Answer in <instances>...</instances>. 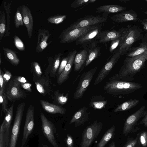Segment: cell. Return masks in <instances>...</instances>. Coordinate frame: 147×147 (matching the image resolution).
Wrapping results in <instances>:
<instances>
[{
	"label": "cell",
	"mask_w": 147,
	"mask_h": 147,
	"mask_svg": "<svg viewBox=\"0 0 147 147\" xmlns=\"http://www.w3.org/2000/svg\"><path fill=\"white\" fill-rule=\"evenodd\" d=\"M142 87L140 84L121 80L115 75L109 78L104 89L108 94L116 96L132 93Z\"/></svg>",
	"instance_id": "7a4b0ae2"
},
{
	"label": "cell",
	"mask_w": 147,
	"mask_h": 147,
	"mask_svg": "<svg viewBox=\"0 0 147 147\" xmlns=\"http://www.w3.org/2000/svg\"><path fill=\"white\" fill-rule=\"evenodd\" d=\"M108 147H116L115 143L114 141H113L112 143L109 145Z\"/></svg>",
	"instance_id": "11a10c76"
},
{
	"label": "cell",
	"mask_w": 147,
	"mask_h": 147,
	"mask_svg": "<svg viewBox=\"0 0 147 147\" xmlns=\"http://www.w3.org/2000/svg\"><path fill=\"white\" fill-rule=\"evenodd\" d=\"M138 124L143 125L144 126L147 127V111L146 115Z\"/></svg>",
	"instance_id": "f5cc1de1"
},
{
	"label": "cell",
	"mask_w": 147,
	"mask_h": 147,
	"mask_svg": "<svg viewBox=\"0 0 147 147\" xmlns=\"http://www.w3.org/2000/svg\"><path fill=\"white\" fill-rule=\"evenodd\" d=\"M107 19V17L103 15H87L78 19L66 28L68 30H72L78 28L98 25L106 22Z\"/></svg>",
	"instance_id": "8992f818"
},
{
	"label": "cell",
	"mask_w": 147,
	"mask_h": 147,
	"mask_svg": "<svg viewBox=\"0 0 147 147\" xmlns=\"http://www.w3.org/2000/svg\"><path fill=\"white\" fill-rule=\"evenodd\" d=\"M67 147H74V140L72 136L69 134L67 135L65 140Z\"/></svg>",
	"instance_id": "c3c4849f"
},
{
	"label": "cell",
	"mask_w": 147,
	"mask_h": 147,
	"mask_svg": "<svg viewBox=\"0 0 147 147\" xmlns=\"http://www.w3.org/2000/svg\"><path fill=\"white\" fill-rule=\"evenodd\" d=\"M68 56L64 57L62 59L60 64L58 71V74L59 76L61 74L65 68L68 60Z\"/></svg>",
	"instance_id": "7dc6e473"
},
{
	"label": "cell",
	"mask_w": 147,
	"mask_h": 147,
	"mask_svg": "<svg viewBox=\"0 0 147 147\" xmlns=\"http://www.w3.org/2000/svg\"><path fill=\"white\" fill-rule=\"evenodd\" d=\"M9 100L5 93V91L4 90H0V103L2 104V109L5 114L8 109V102Z\"/></svg>",
	"instance_id": "8d00e7d4"
},
{
	"label": "cell",
	"mask_w": 147,
	"mask_h": 147,
	"mask_svg": "<svg viewBox=\"0 0 147 147\" xmlns=\"http://www.w3.org/2000/svg\"><path fill=\"white\" fill-rule=\"evenodd\" d=\"M96 1V0H76L72 3L71 7L73 8H75L83 6V8L88 4L94 3Z\"/></svg>",
	"instance_id": "ab89813d"
},
{
	"label": "cell",
	"mask_w": 147,
	"mask_h": 147,
	"mask_svg": "<svg viewBox=\"0 0 147 147\" xmlns=\"http://www.w3.org/2000/svg\"><path fill=\"white\" fill-rule=\"evenodd\" d=\"M143 12L145 14L147 15V10L145 11H143Z\"/></svg>",
	"instance_id": "680465c9"
},
{
	"label": "cell",
	"mask_w": 147,
	"mask_h": 147,
	"mask_svg": "<svg viewBox=\"0 0 147 147\" xmlns=\"http://www.w3.org/2000/svg\"><path fill=\"white\" fill-rule=\"evenodd\" d=\"M99 24L78 28L72 30L66 28L63 30L58 39L61 43H67L76 41L83 35L97 27Z\"/></svg>",
	"instance_id": "5b68a950"
},
{
	"label": "cell",
	"mask_w": 147,
	"mask_h": 147,
	"mask_svg": "<svg viewBox=\"0 0 147 147\" xmlns=\"http://www.w3.org/2000/svg\"><path fill=\"white\" fill-rule=\"evenodd\" d=\"M13 42L15 47L20 51H24L25 48L24 44L22 40L17 35L13 37Z\"/></svg>",
	"instance_id": "b9f144b4"
},
{
	"label": "cell",
	"mask_w": 147,
	"mask_h": 147,
	"mask_svg": "<svg viewBox=\"0 0 147 147\" xmlns=\"http://www.w3.org/2000/svg\"><path fill=\"white\" fill-rule=\"evenodd\" d=\"M77 53L76 50H74L69 53L67 55L68 58L67 64L64 70L59 76L57 80V84L60 85L67 80L69 78L75 56Z\"/></svg>",
	"instance_id": "e0dca14e"
},
{
	"label": "cell",
	"mask_w": 147,
	"mask_h": 147,
	"mask_svg": "<svg viewBox=\"0 0 147 147\" xmlns=\"http://www.w3.org/2000/svg\"><path fill=\"white\" fill-rule=\"evenodd\" d=\"M20 84L22 87L25 90L30 92H32L31 88L32 84L31 83H26Z\"/></svg>",
	"instance_id": "681fc988"
},
{
	"label": "cell",
	"mask_w": 147,
	"mask_h": 147,
	"mask_svg": "<svg viewBox=\"0 0 147 147\" xmlns=\"http://www.w3.org/2000/svg\"><path fill=\"white\" fill-rule=\"evenodd\" d=\"M122 36V34L121 36L111 41L109 48V51L110 52H112L119 46L121 39Z\"/></svg>",
	"instance_id": "7bdbcfd3"
},
{
	"label": "cell",
	"mask_w": 147,
	"mask_h": 147,
	"mask_svg": "<svg viewBox=\"0 0 147 147\" xmlns=\"http://www.w3.org/2000/svg\"><path fill=\"white\" fill-rule=\"evenodd\" d=\"M63 54L59 53L55 54L54 57H50L48 60V65L45 70V75L49 74L51 78L55 77L56 75L57 71L59 67L61 57Z\"/></svg>",
	"instance_id": "ffe728a7"
},
{
	"label": "cell",
	"mask_w": 147,
	"mask_h": 147,
	"mask_svg": "<svg viewBox=\"0 0 147 147\" xmlns=\"http://www.w3.org/2000/svg\"><path fill=\"white\" fill-rule=\"evenodd\" d=\"M122 28L117 31L113 30L101 31L96 37L98 43H105L121 36L122 33Z\"/></svg>",
	"instance_id": "ac0fdd59"
},
{
	"label": "cell",
	"mask_w": 147,
	"mask_h": 147,
	"mask_svg": "<svg viewBox=\"0 0 147 147\" xmlns=\"http://www.w3.org/2000/svg\"><path fill=\"white\" fill-rule=\"evenodd\" d=\"M3 125L4 123L3 122L0 128V147H5V146Z\"/></svg>",
	"instance_id": "f6af8a7d"
},
{
	"label": "cell",
	"mask_w": 147,
	"mask_h": 147,
	"mask_svg": "<svg viewBox=\"0 0 147 147\" xmlns=\"http://www.w3.org/2000/svg\"><path fill=\"white\" fill-rule=\"evenodd\" d=\"M30 71L33 76L34 82L41 78L43 75L41 68L39 63L37 61L31 62Z\"/></svg>",
	"instance_id": "836d02e7"
},
{
	"label": "cell",
	"mask_w": 147,
	"mask_h": 147,
	"mask_svg": "<svg viewBox=\"0 0 147 147\" xmlns=\"http://www.w3.org/2000/svg\"><path fill=\"white\" fill-rule=\"evenodd\" d=\"M119 1L120 2L124 3H126L127 2H128L130 1L129 0H119Z\"/></svg>",
	"instance_id": "9f6ffc18"
},
{
	"label": "cell",
	"mask_w": 147,
	"mask_h": 147,
	"mask_svg": "<svg viewBox=\"0 0 147 147\" xmlns=\"http://www.w3.org/2000/svg\"><path fill=\"white\" fill-rule=\"evenodd\" d=\"M6 28L5 14L3 10L0 11V41L5 35Z\"/></svg>",
	"instance_id": "d590c367"
},
{
	"label": "cell",
	"mask_w": 147,
	"mask_h": 147,
	"mask_svg": "<svg viewBox=\"0 0 147 147\" xmlns=\"http://www.w3.org/2000/svg\"><path fill=\"white\" fill-rule=\"evenodd\" d=\"M2 49L5 58L11 65L16 66L19 64L20 60L17 55V52L5 47H3Z\"/></svg>",
	"instance_id": "f1b7e54d"
},
{
	"label": "cell",
	"mask_w": 147,
	"mask_h": 147,
	"mask_svg": "<svg viewBox=\"0 0 147 147\" xmlns=\"http://www.w3.org/2000/svg\"><path fill=\"white\" fill-rule=\"evenodd\" d=\"M34 107L30 105L28 108L26 113L21 147L24 145L33 130L34 125Z\"/></svg>",
	"instance_id": "7c38bea8"
},
{
	"label": "cell",
	"mask_w": 147,
	"mask_h": 147,
	"mask_svg": "<svg viewBox=\"0 0 147 147\" xmlns=\"http://www.w3.org/2000/svg\"><path fill=\"white\" fill-rule=\"evenodd\" d=\"M145 108V105L142 106L127 119L123 130V135L127 136L133 131L134 126L139 119L143 117L146 115L147 111Z\"/></svg>",
	"instance_id": "30bf717a"
},
{
	"label": "cell",
	"mask_w": 147,
	"mask_h": 147,
	"mask_svg": "<svg viewBox=\"0 0 147 147\" xmlns=\"http://www.w3.org/2000/svg\"><path fill=\"white\" fill-rule=\"evenodd\" d=\"M34 82L39 93L43 96L50 95L51 89V81L49 75H43L41 78Z\"/></svg>",
	"instance_id": "2e32d148"
},
{
	"label": "cell",
	"mask_w": 147,
	"mask_h": 147,
	"mask_svg": "<svg viewBox=\"0 0 147 147\" xmlns=\"http://www.w3.org/2000/svg\"><path fill=\"white\" fill-rule=\"evenodd\" d=\"M107 103V101L105 100L104 98L98 96L92 99L89 106L90 107H92L95 109H101L105 107Z\"/></svg>",
	"instance_id": "4dcf8cb0"
},
{
	"label": "cell",
	"mask_w": 147,
	"mask_h": 147,
	"mask_svg": "<svg viewBox=\"0 0 147 147\" xmlns=\"http://www.w3.org/2000/svg\"><path fill=\"white\" fill-rule=\"evenodd\" d=\"M16 80L20 83H28L26 79L24 77L18 76L15 77Z\"/></svg>",
	"instance_id": "816d5d0a"
},
{
	"label": "cell",
	"mask_w": 147,
	"mask_h": 147,
	"mask_svg": "<svg viewBox=\"0 0 147 147\" xmlns=\"http://www.w3.org/2000/svg\"><path fill=\"white\" fill-rule=\"evenodd\" d=\"M23 22L27 29L29 38L32 36L33 28V21L31 12L29 8L25 5L19 7Z\"/></svg>",
	"instance_id": "9a60e30c"
},
{
	"label": "cell",
	"mask_w": 147,
	"mask_h": 147,
	"mask_svg": "<svg viewBox=\"0 0 147 147\" xmlns=\"http://www.w3.org/2000/svg\"><path fill=\"white\" fill-rule=\"evenodd\" d=\"M2 75L4 81L5 86L9 80L11 78L12 75L11 73L7 69H4V72L2 71Z\"/></svg>",
	"instance_id": "bcb514c9"
},
{
	"label": "cell",
	"mask_w": 147,
	"mask_h": 147,
	"mask_svg": "<svg viewBox=\"0 0 147 147\" xmlns=\"http://www.w3.org/2000/svg\"><path fill=\"white\" fill-rule=\"evenodd\" d=\"M141 24L143 26L144 28L147 30V19H143Z\"/></svg>",
	"instance_id": "db71d44e"
},
{
	"label": "cell",
	"mask_w": 147,
	"mask_h": 147,
	"mask_svg": "<svg viewBox=\"0 0 147 147\" xmlns=\"http://www.w3.org/2000/svg\"><path fill=\"white\" fill-rule=\"evenodd\" d=\"M12 1L7 4L5 1L3 3V6L7 15L6 28L4 35L5 37H7L10 36V17L11 13Z\"/></svg>",
	"instance_id": "d6a6232c"
},
{
	"label": "cell",
	"mask_w": 147,
	"mask_h": 147,
	"mask_svg": "<svg viewBox=\"0 0 147 147\" xmlns=\"http://www.w3.org/2000/svg\"><path fill=\"white\" fill-rule=\"evenodd\" d=\"M122 28V38L118 49L121 56L126 55L133 45L143 37L142 30L137 25H129Z\"/></svg>",
	"instance_id": "3957f363"
},
{
	"label": "cell",
	"mask_w": 147,
	"mask_h": 147,
	"mask_svg": "<svg viewBox=\"0 0 147 147\" xmlns=\"http://www.w3.org/2000/svg\"><path fill=\"white\" fill-rule=\"evenodd\" d=\"M51 34L49 31L45 29L39 28L38 31V40L36 47V52L39 53L43 51L50 44L51 42H47Z\"/></svg>",
	"instance_id": "d6986e66"
},
{
	"label": "cell",
	"mask_w": 147,
	"mask_h": 147,
	"mask_svg": "<svg viewBox=\"0 0 147 147\" xmlns=\"http://www.w3.org/2000/svg\"><path fill=\"white\" fill-rule=\"evenodd\" d=\"M115 131V126L113 125L109 128L97 144V147H105L108 142L113 138Z\"/></svg>",
	"instance_id": "f546056e"
},
{
	"label": "cell",
	"mask_w": 147,
	"mask_h": 147,
	"mask_svg": "<svg viewBox=\"0 0 147 147\" xmlns=\"http://www.w3.org/2000/svg\"><path fill=\"white\" fill-rule=\"evenodd\" d=\"M2 71L1 68H0V90H5V86L4 85V81L2 74Z\"/></svg>",
	"instance_id": "f907efd6"
},
{
	"label": "cell",
	"mask_w": 147,
	"mask_h": 147,
	"mask_svg": "<svg viewBox=\"0 0 147 147\" xmlns=\"http://www.w3.org/2000/svg\"><path fill=\"white\" fill-rule=\"evenodd\" d=\"M121 56V53L118 50L112 56L100 71L94 81V85L101 82L105 78L111 71Z\"/></svg>",
	"instance_id": "4fadbf2b"
},
{
	"label": "cell",
	"mask_w": 147,
	"mask_h": 147,
	"mask_svg": "<svg viewBox=\"0 0 147 147\" xmlns=\"http://www.w3.org/2000/svg\"><path fill=\"white\" fill-rule=\"evenodd\" d=\"M40 117L42 130L44 135L54 147H58L54 134L55 133H56V130L54 124L51 121L47 119L41 112L40 113Z\"/></svg>",
	"instance_id": "8fae6325"
},
{
	"label": "cell",
	"mask_w": 147,
	"mask_h": 147,
	"mask_svg": "<svg viewBox=\"0 0 147 147\" xmlns=\"http://www.w3.org/2000/svg\"><path fill=\"white\" fill-rule=\"evenodd\" d=\"M14 105V103L13 102L6 112L3 121L4 123L5 147H8L9 145V130L13 115Z\"/></svg>",
	"instance_id": "603a6c76"
},
{
	"label": "cell",
	"mask_w": 147,
	"mask_h": 147,
	"mask_svg": "<svg viewBox=\"0 0 147 147\" xmlns=\"http://www.w3.org/2000/svg\"><path fill=\"white\" fill-rule=\"evenodd\" d=\"M147 60V50L132 57H127L118 74L115 76L121 80L129 81L134 79V76L142 68Z\"/></svg>",
	"instance_id": "6da1fadb"
},
{
	"label": "cell",
	"mask_w": 147,
	"mask_h": 147,
	"mask_svg": "<svg viewBox=\"0 0 147 147\" xmlns=\"http://www.w3.org/2000/svg\"><path fill=\"white\" fill-rule=\"evenodd\" d=\"M98 68V67H94L82 74L74 95V100H78L82 97Z\"/></svg>",
	"instance_id": "52a82bcc"
},
{
	"label": "cell",
	"mask_w": 147,
	"mask_h": 147,
	"mask_svg": "<svg viewBox=\"0 0 147 147\" xmlns=\"http://www.w3.org/2000/svg\"><path fill=\"white\" fill-rule=\"evenodd\" d=\"M87 110V108L85 106L80 109L72 117L69 122V124L74 123L75 127L83 125L88 117Z\"/></svg>",
	"instance_id": "cb8c5ba5"
},
{
	"label": "cell",
	"mask_w": 147,
	"mask_h": 147,
	"mask_svg": "<svg viewBox=\"0 0 147 147\" xmlns=\"http://www.w3.org/2000/svg\"><path fill=\"white\" fill-rule=\"evenodd\" d=\"M59 90H57L54 93L52 96L53 102L60 105H63L67 102L68 93L64 95L63 93L59 92Z\"/></svg>",
	"instance_id": "e575fe53"
},
{
	"label": "cell",
	"mask_w": 147,
	"mask_h": 147,
	"mask_svg": "<svg viewBox=\"0 0 147 147\" xmlns=\"http://www.w3.org/2000/svg\"><path fill=\"white\" fill-rule=\"evenodd\" d=\"M138 47H131L126 54L127 57H132L144 53L147 50V33L142 39Z\"/></svg>",
	"instance_id": "4316f807"
},
{
	"label": "cell",
	"mask_w": 147,
	"mask_h": 147,
	"mask_svg": "<svg viewBox=\"0 0 147 147\" xmlns=\"http://www.w3.org/2000/svg\"><path fill=\"white\" fill-rule=\"evenodd\" d=\"M2 58H1V53H0V65H1V64Z\"/></svg>",
	"instance_id": "6f0895ef"
},
{
	"label": "cell",
	"mask_w": 147,
	"mask_h": 147,
	"mask_svg": "<svg viewBox=\"0 0 147 147\" xmlns=\"http://www.w3.org/2000/svg\"><path fill=\"white\" fill-rule=\"evenodd\" d=\"M139 100L138 99H130L118 105L113 111L114 113L123 111L130 109L137 105L139 103Z\"/></svg>",
	"instance_id": "1f68e13d"
},
{
	"label": "cell",
	"mask_w": 147,
	"mask_h": 147,
	"mask_svg": "<svg viewBox=\"0 0 147 147\" xmlns=\"http://www.w3.org/2000/svg\"><path fill=\"white\" fill-rule=\"evenodd\" d=\"M25 105V103L23 102L19 104L17 106L12 130L9 147H16Z\"/></svg>",
	"instance_id": "ba28073f"
},
{
	"label": "cell",
	"mask_w": 147,
	"mask_h": 147,
	"mask_svg": "<svg viewBox=\"0 0 147 147\" xmlns=\"http://www.w3.org/2000/svg\"><path fill=\"white\" fill-rule=\"evenodd\" d=\"M103 125L101 121H96L87 126L82 133L80 147H90L100 134Z\"/></svg>",
	"instance_id": "277c9868"
},
{
	"label": "cell",
	"mask_w": 147,
	"mask_h": 147,
	"mask_svg": "<svg viewBox=\"0 0 147 147\" xmlns=\"http://www.w3.org/2000/svg\"><path fill=\"white\" fill-rule=\"evenodd\" d=\"M145 1L147 2V0H145Z\"/></svg>",
	"instance_id": "91938a15"
},
{
	"label": "cell",
	"mask_w": 147,
	"mask_h": 147,
	"mask_svg": "<svg viewBox=\"0 0 147 147\" xmlns=\"http://www.w3.org/2000/svg\"><path fill=\"white\" fill-rule=\"evenodd\" d=\"M111 18L113 21L118 23L129 21L141 22H142L137 13L132 9L117 13L111 16Z\"/></svg>",
	"instance_id": "5bb4252c"
},
{
	"label": "cell",
	"mask_w": 147,
	"mask_h": 147,
	"mask_svg": "<svg viewBox=\"0 0 147 147\" xmlns=\"http://www.w3.org/2000/svg\"><path fill=\"white\" fill-rule=\"evenodd\" d=\"M125 7L117 5H103L96 8V12L102 13V15L107 17L110 13H114L122 12L126 9Z\"/></svg>",
	"instance_id": "d4e9b609"
},
{
	"label": "cell",
	"mask_w": 147,
	"mask_h": 147,
	"mask_svg": "<svg viewBox=\"0 0 147 147\" xmlns=\"http://www.w3.org/2000/svg\"><path fill=\"white\" fill-rule=\"evenodd\" d=\"M40 102L43 109L49 113L64 114L66 112V109L60 106L51 103L43 100H40Z\"/></svg>",
	"instance_id": "484cf974"
},
{
	"label": "cell",
	"mask_w": 147,
	"mask_h": 147,
	"mask_svg": "<svg viewBox=\"0 0 147 147\" xmlns=\"http://www.w3.org/2000/svg\"><path fill=\"white\" fill-rule=\"evenodd\" d=\"M138 147H147V132L143 131L138 136Z\"/></svg>",
	"instance_id": "60d3db41"
},
{
	"label": "cell",
	"mask_w": 147,
	"mask_h": 147,
	"mask_svg": "<svg viewBox=\"0 0 147 147\" xmlns=\"http://www.w3.org/2000/svg\"><path fill=\"white\" fill-rule=\"evenodd\" d=\"M67 16L65 15H53L48 18L47 20L50 23L57 24L63 22L66 19Z\"/></svg>",
	"instance_id": "74e56055"
},
{
	"label": "cell",
	"mask_w": 147,
	"mask_h": 147,
	"mask_svg": "<svg viewBox=\"0 0 147 147\" xmlns=\"http://www.w3.org/2000/svg\"><path fill=\"white\" fill-rule=\"evenodd\" d=\"M14 24L16 28H19L20 26L24 25L23 19L19 7H18L14 16Z\"/></svg>",
	"instance_id": "f35d334b"
},
{
	"label": "cell",
	"mask_w": 147,
	"mask_h": 147,
	"mask_svg": "<svg viewBox=\"0 0 147 147\" xmlns=\"http://www.w3.org/2000/svg\"><path fill=\"white\" fill-rule=\"evenodd\" d=\"M98 41H93L84 46L88 52V57L85 66H88L93 60L101 54L100 48L97 46Z\"/></svg>",
	"instance_id": "7402d4cb"
},
{
	"label": "cell",
	"mask_w": 147,
	"mask_h": 147,
	"mask_svg": "<svg viewBox=\"0 0 147 147\" xmlns=\"http://www.w3.org/2000/svg\"><path fill=\"white\" fill-rule=\"evenodd\" d=\"M102 26V24H99L96 28L81 36L76 41V44L85 46L93 41V39L96 37L97 35L101 31Z\"/></svg>",
	"instance_id": "44dd1931"
},
{
	"label": "cell",
	"mask_w": 147,
	"mask_h": 147,
	"mask_svg": "<svg viewBox=\"0 0 147 147\" xmlns=\"http://www.w3.org/2000/svg\"><path fill=\"white\" fill-rule=\"evenodd\" d=\"M139 134L134 139L130 138L127 140L123 147H135L138 142Z\"/></svg>",
	"instance_id": "ee69618b"
},
{
	"label": "cell",
	"mask_w": 147,
	"mask_h": 147,
	"mask_svg": "<svg viewBox=\"0 0 147 147\" xmlns=\"http://www.w3.org/2000/svg\"><path fill=\"white\" fill-rule=\"evenodd\" d=\"M5 92L9 100L13 102L24 99L26 96L22 89L20 83L15 78L10 80Z\"/></svg>",
	"instance_id": "9c48e42d"
},
{
	"label": "cell",
	"mask_w": 147,
	"mask_h": 147,
	"mask_svg": "<svg viewBox=\"0 0 147 147\" xmlns=\"http://www.w3.org/2000/svg\"><path fill=\"white\" fill-rule=\"evenodd\" d=\"M87 57V51L85 48L76 55L74 61L75 71H78L84 64H85Z\"/></svg>",
	"instance_id": "83f0119b"
}]
</instances>
